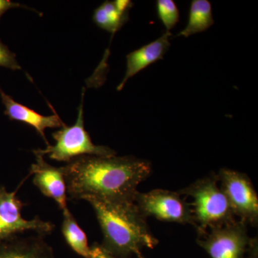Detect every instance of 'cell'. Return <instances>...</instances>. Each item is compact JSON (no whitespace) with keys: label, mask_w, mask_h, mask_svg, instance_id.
<instances>
[{"label":"cell","mask_w":258,"mask_h":258,"mask_svg":"<svg viewBox=\"0 0 258 258\" xmlns=\"http://www.w3.org/2000/svg\"><path fill=\"white\" fill-rule=\"evenodd\" d=\"M0 96L2 98V103L5 108V115H6L10 120L23 122L31 125L43 139L46 145H50L45 137V129L61 128L64 123L57 113H55L53 115L48 116L40 114L34 110L30 109L28 107L15 101L11 96L6 94L1 88Z\"/></svg>","instance_id":"30bf717a"},{"label":"cell","mask_w":258,"mask_h":258,"mask_svg":"<svg viewBox=\"0 0 258 258\" xmlns=\"http://www.w3.org/2000/svg\"><path fill=\"white\" fill-rule=\"evenodd\" d=\"M84 92L83 88L82 100L78 109L79 114L75 124L72 126H68L63 123L60 130L52 134V138L55 140V145L47 146L45 149L34 150V154H39L43 157L48 155L49 158L52 160L66 163L81 156H115L116 153L111 148L93 144L89 134L85 129L83 117Z\"/></svg>","instance_id":"277c9868"},{"label":"cell","mask_w":258,"mask_h":258,"mask_svg":"<svg viewBox=\"0 0 258 258\" xmlns=\"http://www.w3.org/2000/svg\"><path fill=\"white\" fill-rule=\"evenodd\" d=\"M137 258H145V257H144V256L142 255V254H141V255L138 256V257H137Z\"/></svg>","instance_id":"ffe728a7"},{"label":"cell","mask_w":258,"mask_h":258,"mask_svg":"<svg viewBox=\"0 0 258 258\" xmlns=\"http://www.w3.org/2000/svg\"><path fill=\"white\" fill-rule=\"evenodd\" d=\"M134 204L144 218L153 217L161 221L195 226L191 206L179 193L164 189L138 191Z\"/></svg>","instance_id":"8992f818"},{"label":"cell","mask_w":258,"mask_h":258,"mask_svg":"<svg viewBox=\"0 0 258 258\" xmlns=\"http://www.w3.org/2000/svg\"><path fill=\"white\" fill-rule=\"evenodd\" d=\"M18 8H25V9L32 10V11L35 12V13H38L39 15H41V13H39L37 10H32L31 8L25 6V5L13 3V2L10 1V0H0V19H1L2 16H3L4 13H6L8 10Z\"/></svg>","instance_id":"ac0fdd59"},{"label":"cell","mask_w":258,"mask_h":258,"mask_svg":"<svg viewBox=\"0 0 258 258\" xmlns=\"http://www.w3.org/2000/svg\"><path fill=\"white\" fill-rule=\"evenodd\" d=\"M133 3L128 0L106 1L95 10L93 20L98 28L114 34L128 20Z\"/></svg>","instance_id":"4fadbf2b"},{"label":"cell","mask_w":258,"mask_h":258,"mask_svg":"<svg viewBox=\"0 0 258 258\" xmlns=\"http://www.w3.org/2000/svg\"><path fill=\"white\" fill-rule=\"evenodd\" d=\"M62 214L63 220L61 230L66 242L75 252L84 258H88L90 254V247L87 236L70 212L69 208L64 210Z\"/></svg>","instance_id":"9a60e30c"},{"label":"cell","mask_w":258,"mask_h":258,"mask_svg":"<svg viewBox=\"0 0 258 258\" xmlns=\"http://www.w3.org/2000/svg\"><path fill=\"white\" fill-rule=\"evenodd\" d=\"M86 201L93 207L101 226V245L113 257H138L144 247L153 249L159 243L134 203H108L93 198Z\"/></svg>","instance_id":"7a4b0ae2"},{"label":"cell","mask_w":258,"mask_h":258,"mask_svg":"<svg viewBox=\"0 0 258 258\" xmlns=\"http://www.w3.org/2000/svg\"><path fill=\"white\" fill-rule=\"evenodd\" d=\"M0 67L18 71L21 70V66L18 63L16 55L10 50L9 47L3 44L0 40Z\"/></svg>","instance_id":"e0dca14e"},{"label":"cell","mask_w":258,"mask_h":258,"mask_svg":"<svg viewBox=\"0 0 258 258\" xmlns=\"http://www.w3.org/2000/svg\"><path fill=\"white\" fill-rule=\"evenodd\" d=\"M35 163L32 164L30 175L33 176V184L42 195L55 200L62 211L68 208L67 189L64 181L63 166L50 165L43 156L35 154Z\"/></svg>","instance_id":"9c48e42d"},{"label":"cell","mask_w":258,"mask_h":258,"mask_svg":"<svg viewBox=\"0 0 258 258\" xmlns=\"http://www.w3.org/2000/svg\"><path fill=\"white\" fill-rule=\"evenodd\" d=\"M247 224L231 222L199 236L198 243L212 258H257V240L247 235Z\"/></svg>","instance_id":"5b68a950"},{"label":"cell","mask_w":258,"mask_h":258,"mask_svg":"<svg viewBox=\"0 0 258 258\" xmlns=\"http://www.w3.org/2000/svg\"><path fill=\"white\" fill-rule=\"evenodd\" d=\"M157 11L158 18L165 27L166 31L170 32L179 20V12L176 3L173 0H158Z\"/></svg>","instance_id":"2e32d148"},{"label":"cell","mask_w":258,"mask_h":258,"mask_svg":"<svg viewBox=\"0 0 258 258\" xmlns=\"http://www.w3.org/2000/svg\"><path fill=\"white\" fill-rule=\"evenodd\" d=\"M63 169L67 195L72 200L134 203L139 185L152 172V164L131 156L84 155L66 163Z\"/></svg>","instance_id":"6da1fadb"},{"label":"cell","mask_w":258,"mask_h":258,"mask_svg":"<svg viewBox=\"0 0 258 258\" xmlns=\"http://www.w3.org/2000/svg\"><path fill=\"white\" fill-rule=\"evenodd\" d=\"M88 258H115L102 247L101 244H93L90 247V254Z\"/></svg>","instance_id":"d6986e66"},{"label":"cell","mask_w":258,"mask_h":258,"mask_svg":"<svg viewBox=\"0 0 258 258\" xmlns=\"http://www.w3.org/2000/svg\"><path fill=\"white\" fill-rule=\"evenodd\" d=\"M179 194L193 199L190 206L199 236L205 235L208 229L212 230L235 221V215L218 185L217 177L198 180L181 190Z\"/></svg>","instance_id":"3957f363"},{"label":"cell","mask_w":258,"mask_h":258,"mask_svg":"<svg viewBox=\"0 0 258 258\" xmlns=\"http://www.w3.org/2000/svg\"><path fill=\"white\" fill-rule=\"evenodd\" d=\"M40 235H15L0 241V258H56L53 249Z\"/></svg>","instance_id":"7c38bea8"},{"label":"cell","mask_w":258,"mask_h":258,"mask_svg":"<svg viewBox=\"0 0 258 258\" xmlns=\"http://www.w3.org/2000/svg\"><path fill=\"white\" fill-rule=\"evenodd\" d=\"M212 5L208 0H193L190 5L187 25L176 37H189L195 34L205 32L214 25Z\"/></svg>","instance_id":"5bb4252c"},{"label":"cell","mask_w":258,"mask_h":258,"mask_svg":"<svg viewBox=\"0 0 258 258\" xmlns=\"http://www.w3.org/2000/svg\"><path fill=\"white\" fill-rule=\"evenodd\" d=\"M235 216L245 224L258 222V198L248 176L243 173L222 169L216 176Z\"/></svg>","instance_id":"52a82bcc"},{"label":"cell","mask_w":258,"mask_h":258,"mask_svg":"<svg viewBox=\"0 0 258 258\" xmlns=\"http://www.w3.org/2000/svg\"><path fill=\"white\" fill-rule=\"evenodd\" d=\"M24 205L15 191H8L5 186H0V241L27 231L45 236L55 229L54 224L38 216L32 220L24 219L21 214Z\"/></svg>","instance_id":"ba28073f"},{"label":"cell","mask_w":258,"mask_h":258,"mask_svg":"<svg viewBox=\"0 0 258 258\" xmlns=\"http://www.w3.org/2000/svg\"><path fill=\"white\" fill-rule=\"evenodd\" d=\"M171 37V32L166 31L154 41L128 53L126 55L125 76L117 87V91H121L127 81L142 70L164 58V55L170 47Z\"/></svg>","instance_id":"8fae6325"}]
</instances>
